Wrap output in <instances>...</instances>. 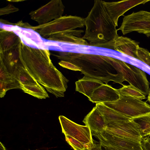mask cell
<instances>
[{"label":"cell","mask_w":150,"mask_h":150,"mask_svg":"<svg viewBox=\"0 0 150 150\" xmlns=\"http://www.w3.org/2000/svg\"><path fill=\"white\" fill-rule=\"evenodd\" d=\"M21 51L25 67L38 82L57 97H64L69 81L52 64L49 50L31 47L21 41Z\"/></svg>","instance_id":"6da1fadb"},{"label":"cell","mask_w":150,"mask_h":150,"mask_svg":"<svg viewBox=\"0 0 150 150\" xmlns=\"http://www.w3.org/2000/svg\"><path fill=\"white\" fill-rule=\"evenodd\" d=\"M84 19L86 29L82 38L88 41L91 46L101 47L113 41L118 35L116 26L103 1L95 0L93 7Z\"/></svg>","instance_id":"7a4b0ae2"},{"label":"cell","mask_w":150,"mask_h":150,"mask_svg":"<svg viewBox=\"0 0 150 150\" xmlns=\"http://www.w3.org/2000/svg\"><path fill=\"white\" fill-rule=\"evenodd\" d=\"M53 55L61 60L68 61L76 65L85 76L103 81L100 74L106 84L110 81L117 82L118 74L112 73L113 70H116L104 56L68 52H61L58 54Z\"/></svg>","instance_id":"3957f363"},{"label":"cell","mask_w":150,"mask_h":150,"mask_svg":"<svg viewBox=\"0 0 150 150\" xmlns=\"http://www.w3.org/2000/svg\"><path fill=\"white\" fill-rule=\"evenodd\" d=\"M84 25V18L71 15L62 16L46 23L35 26L22 22L20 24V26L31 28L46 39L54 34L82 28Z\"/></svg>","instance_id":"277c9868"},{"label":"cell","mask_w":150,"mask_h":150,"mask_svg":"<svg viewBox=\"0 0 150 150\" xmlns=\"http://www.w3.org/2000/svg\"><path fill=\"white\" fill-rule=\"evenodd\" d=\"M112 65L118 74L121 75L124 81L148 95L150 89L149 83L145 72L132 65L112 57L104 56Z\"/></svg>","instance_id":"5b68a950"},{"label":"cell","mask_w":150,"mask_h":150,"mask_svg":"<svg viewBox=\"0 0 150 150\" xmlns=\"http://www.w3.org/2000/svg\"><path fill=\"white\" fill-rule=\"evenodd\" d=\"M103 103L132 119L150 112V105L146 102L129 96H120L117 101Z\"/></svg>","instance_id":"8992f818"},{"label":"cell","mask_w":150,"mask_h":150,"mask_svg":"<svg viewBox=\"0 0 150 150\" xmlns=\"http://www.w3.org/2000/svg\"><path fill=\"white\" fill-rule=\"evenodd\" d=\"M120 30L124 35L133 31L150 36V12L140 11L125 16L117 30Z\"/></svg>","instance_id":"52a82bcc"},{"label":"cell","mask_w":150,"mask_h":150,"mask_svg":"<svg viewBox=\"0 0 150 150\" xmlns=\"http://www.w3.org/2000/svg\"><path fill=\"white\" fill-rule=\"evenodd\" d=\"M65 7L61 0H51L38 9L31 11V18L41 25L62 16Z\"/></svg>","instance_id":"ba28073f"},{"label":"cell","mask_w":150,"mask_h":150,"mask_svg":"<svg viewBox=\"0 0 150 150\" xmlns=\"http://www.w3.org/2000/svg\"><path fill=\"white\" fill-rule=\"evenodd\" d=\"M59 119L65 135H69L90 146L93 144L91 132L88 126L78 124L62 115H60Z\"/></svg>","instance_id":"9c48e42d"},{"label":"cell","mask_w":150,"mask_h":150,"mask_svg":"<svg viewBox=\"0 0 150 150\" xmlns=\"http://www.w3.org/2000/svg\"><path fill=\"white\" fill-rule=\"evenodd\" d=\"M93 135L99 140L102 146H112L130 149L143 150L141 142L120 138L105 131L100 133H93Z\"/></svg>","instance_id":"30bf717a"},{"label":"cell","mask_w":150,"mask_h":150,"mask_svg":"<svg viewBox=\"0 0 150 150\" xmlns=\"http://www.w3.org/2000/svg\"><path fill=\"white\" fill-rule=\"evenodd\" d=\"M150 0H128L117 2L103 1L106 10L116 27L119 17L128 10L140 4H144Z\"/></svg>","instance_id":"8fae6325"},{"label":"cell","mask_w":150,"mask_h":150,"mask_svg":"<svg viewBox=\"0 0 150 150\" xmlns=\"http://www.w3.org/2000/svg\"><path fill=\"white\" fill-rule=\"evenodd\" d=\"M21 47V42L10 50L0 53V60L12 75L18 69L25 67L22 56Z\"/></svg>","instance_id":"7c38bea8"},{"label":"cell","mask_w":150,"mask_h":150,"mask_svg":"<svg viewBox=\"0 0 150 150\" xmlns=\"http://www.w3.org/2000/svg\"><path fill=\"white\" fill-rule=\"evenodd\" d=\"M138 43L130 38L118 35L112 42L102 47L113 49L137 59Z\"/></svg>","instance_id":"4fadbf2b"},{"label":"cell","mask_w":150,"mask_h":150,"mask_svg":"<svg viewBox=\"0 0 150 150\" xmlns=\"http://www.w3.org/2000/svg\"><path fill=\"white\" fill-rule=\"evenodd\" d=\"M120 97L117 89L104 84L95 89L88 99L93 103H109L117 101Z\"/></svg>","instance_id":"5bb4252c"},{"label":"cell","mask_w":150,"mask_h":150,"mask_svg":"<svg viewBox=\"0 0 150 150\" xmlns=\"http://www.w3.org/2000/svg\"><path fill=\"white\" fill-rule=\"evenodd\" d=\"M83 122L93 133L102 132L107 127L103 116L96 106L85 116Z\"/></svg>","instance_id":"9a60e30c"},{"label":"cell","mask_w":150,"mask_h":150,"mask_svg":"<svg viewBox=\"0 0 150 150\" xmlns=\"http://www.w3.org/2000/svg\"><path fill=\"white\" fill-rule=\"evenodd\" d=\"M82 30H74L52 35L47 39L68 44L88 45V43L81 36Z\"/></svg>","instance_id":"2e32d148"},{"label":"cell","mask_w":150,"mask_h":150,"mask_svg":"<svg viewBox=\"0 0 150 150\" xmlns=\"http://www.w3.org/2000/svg\"><path fill=\"white\" fill-rule=\"evenodd\" d=\"M75 84L76 91L88 98L95 89L104 84L100 80L86 76L76 81Z\"/></svg>","instance_id":"e0dca14e"},{"label":"cell","mask_w":150,"mask_h":150,"mask_svg":"<svg viewBox=\"0 0 150 150\" xmlns=\"http://www.w3.org/2000/svg\"><path fill=\"white\" fill-rule=\"evenodd\" d=\"M96 107L103 116L106 124L110 122L130 120L132 118L105 105L103 103H96Z\"/></svg>","instance_id":"ac0fdd59"},{"label":"cell","mask_w":150,"mask_h":150,"mask_svg":"<svg viewBox=\"0 0 150 150\" xmlns=\"http://www.w3.org/2000/svg\"><path fill=\"white\" fill-rule=\"evenodd\" d=\"M0 31V52L8 51L21 42L19 37L13 31L1 29Z\"/></svg>","instance_id":"d6986e66"},{"label":"cell","mask_w":150,"mask_h":150,"mask_svg":"<svg viewBox=\"0 0 150 150\" xmlns=\"http://www.w3.org/2000/svg\"><path fill=\"white\" fill-rule=\"evenodd\" d=\"M14 78L21 84L37 85L39 83L29 72L25 67L16 71L13 75Z\"/></svg>","instance_id":"ffe728a7"},{"label":"cell","mask_w":150,"mask_h":150,"mask_svg":"<svg viewBox=\"0 0 150 150\" xmlns=\"http://www.w3.org/2000/svg\"><path fill=\"white\" fill-rule=\"evenodd\" d=\"M23 91L39 99H45L49 97L45 88L40 84L37 85L21 84Z\"/></svg>","instance_id":"44dd1931"},{"label":"cell","mask_w":150,"mask_h":150,"mask_svg":"<svg viewBox=\"0 0 150 150\" xmlns=\"http://www.w3.org/2000/svg\"><path fill=\"white\" fill-rule=\"evenodd\" d=\"M132 119L139 125L141 135L142 138L150 136V112Z\"/></svg>","instance_id":"7402d4cb"},{"label":"cell","mask_w":150,"mask_h":150,"mask_svg":"<svg viewBox=\"0 0 150 150\" xmlns=\"http://www.w3.org/2000/svg\"><path fill=\"white\" fill-rule=\"evenodd\" d=\"M105 131L109 134L120 138L140 142H141L143 138L141 137L131 134L119 128L107 124V127Z\"/></svg>","instance_id":"603a6c76"},{"label":"cell","mask_w":150,"mask_h":150,"mask_svg":"<svg viewBox=\"0 0 150 150\" xmlns=\"http://www.w3.org/2000/svg\"><path fill=\"white\" fill-rule=\"evenodd\" d=\"M117 90L120 96H131L141 100L146 98V96L142 92L131 85H123L122 87Z\"/></svg>","instance_id":"cb8c5ba5"},{"label":"cell","mask_w":150,"mask_h":150,"mask_svg":"<svg viewBox=\"0 0 150 150\" xmlns=\"http://www.w3.org/2000/svg\"><path fill=\"white\" fill-rule=\"evenodd\" d=\"M21 88V84L16 79L10 82H6L0 81V97H4L7 91L14 88Z\"/></svg>","instance_id":"d4e9b609"},{"label":"cell","mask_w":150,"mask_h":150,"mask_svg":"<svg viewBox=\"0 0 150 150\" xmlns=\"http://www.w3.org/2000/svg\"><path fill=\"white\" fill-rule=\"evenodd\" d=\"M65 136L66 141L74 150H87L91 146L69 135Z\"/></svg>","instance_id":"484cf974"},{"label":"cell","mask_w":150,"mask_h":150,"mask_svg":"<svg viewBox=\"0 0 150 150\" xmlns=\"http://www.w3.org/2000/svg\"><path fill=\"white\" fill-rule=\"evenodd\" d=\"M15 80L12 75L9 72L2 61L0 60V81L10 82Z\"/></svg>","instance_id":"4316f807"},{"label":"cell","mask_w":150,"mask_h":150,"mask_svg":"<svg viewBox=\"0 0 150 150\" xmlns=\"http://www.w3.org/2000/svg\"><path fill=\"white\" fill-rule=\"evenodd\" d=\"M138 59L150 67V52L146 49L140 47L137 52Z\"/></svg>","instance_id":"83f0119b"},{"label":"cell","mask_w":150,"mask_h":150,"mask_svg":"<svg viewBox=\"0 0 150 150\" xmlns=\"http://www.w3.org/2000/svg\"><path fill=\"white\" fill-rule=\"evenodd\" d=\"M19 9L13 4H8L6 6L0 9V15L9 14L18 11Z\"/></svg>","instance_id":"f1b7e54d"},{"label":"cell","mask_w":150,"mask_h":150,"mask_svg":"<svg viewBox=\"0 0 150 150\" xmlns=\"http://www.w3.org/2000/svg\"><path fill=\"white\" fill-rule=\"evenodd\" d=\"M61 67L74 71H81V69L78 67L70 62L64 60H61L58 63Z\"/></svg>","instance_id":"f546056e"},{"label":"cell","mask_w":150,"mask_h":150,"mask_svg":"<svg viewBox=\"0 0 150 150\" xmlns=\"http://www.w3.org/2000/svg\"><path fill=\"white\" fill-rule=\"evenodd\" d=\"M141 143L143 150H150V136L143 137Z\"/></svg>","instance_id":"4dcf8cb0"},{"label":"cell","mask_w":150,"mask_h":150,"mask_svg":"<svg viewBox=\"0 0 150 150\" xmlns=\"http://www.w3.org/2000/svg\"><path fill=\"white\" fill-rule=\"evenodd\" d=\"M101 144H96L94 143L87 150H103Z\"/></svg>","instance_id":"1f68e13d"},{"label":"cell","mask_w":150,"mask_h":150,"mask_svg":"<svg viewBox=\"0 0 150 150\" xmlns=\"http://www.w3.org/2000/svg\"><path fill=\"white\" fill-rule=\"evenodd\" d=\"M103 147H107L111 150H133V149H126L120 148H118V147H115V146H103Z\"/></svg>","instance_id":"d6a6232c"},{"label":"cell","mask_w":150,"mask_h":150,"mask_svg":"<svg viewBox=\"0 0 150 150\" xmlns=\"http://www.w3.org/2000/svg\"><path fill=\"white\" fill-rule=\"evenodd\" d=\"M0 150H6L5 147L1 142H0Z\"/></svg>","instance_id":"836d02e7"},{"label":"cell","mask_w":150,"mask_h":150,"mask_svg":"<svg viewBox=\"0 0 150 150\" xmlns=\"http://www.w3.org/2000/svg\"><path fill=\"white\" fill-rule=\"evenodd\" d=\"M148 100L150 103V88L148 94Z\"/></svg>","instance_id":"e575fe53"},{"label":"cell","mask_w":150,"mask_h":150,"mask_svg":"<svg viewBox=\"0 0 150 150\" xmlns=\"http://www.w3.org/2000/svg\"><path fill=\"white\" fill-rule=\"evenodd\" d=\"M103 147L105 149V150H111L107 147Z\"/></svg>","instance_id":"d590c367"},{"label":"cell","mask_w":150,"mask_h":150,"mask_svg":"<svg viewBox=\"0 0 150 150\" xmlns=\"http://www.w3.org/2000/svg\"></svg>","instance_id":"8d00e7d4"}]
</instances>
